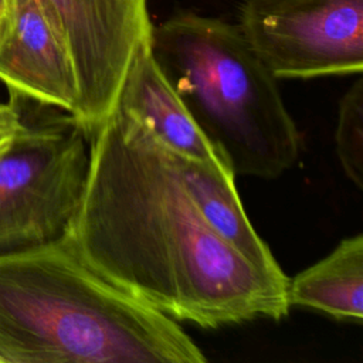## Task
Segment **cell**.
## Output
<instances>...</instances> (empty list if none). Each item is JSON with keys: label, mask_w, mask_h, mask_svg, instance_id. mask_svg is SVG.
<instances>
[{"label": "cell", "mask_w": 363, "mask_h": 363, "mask_svg": "<svg viewBox=\"0 0 363 363\" xmlns=\"http://www.w3.org/2000/svg\"><path fill=\"white\" fill-rule=\"evenodd\" d=\"M104 279L203 329L289 312L288 277L242 257L206 221L172 152L116 105L89 138L79 206L62 235Z\"/></svg>", "instance_id": "cell-1"}, {"label": "cell", "mask_w": 363, "mask_h": 363, "mask_svg": "<svg viewBox=\"0 0 363 363\" xmlns=\"http://www.w3.org/2000/svg\"><path fill=\"white\" fill-rule=\"evenodd\" d=\"M179 322L92 271L64 237L0 255V363H203Z\"/></svg>", "instance_id": "cell-2"}, {"label": "cell", "mask_w": 363, "mask_h": 363, "mask_svg": "<svg viewBox=\"0 0 363 363\" xmlns=\"http://www.w3.org/2000/svg\"><path fill=\"white\" fill-rule=\"evenodd\" d=\"M149 48L235 177L275 179L298 162L301 135L277 78L238 26L180 11L152 26Z\"/></svg>", "instance_id": "cell-3"}, {"label": "cell", "mask_w": 363, "mask_h": 363, "mask_svg": "<svg viewBox=\"0 0 363 363\" xmlns=\"http://www.w3.org/2000/svg\"><path fill=\"white\" fill-rule=\"evenodd\" d=\"M21 128L0 149V255L60 240L84 193L89 136L69 112L18 94Z\"/></svg>", "instance_id": "cell-4"}, {"label": "cell", "mask_w": 363, "mask_h": 363, "mask_svg": "<svg viewBox=\"0 0 363 363\" xmlns=\"http://www.w3.org/2000/svg\"><path fill=\"white\" fill-rule=\"evenodd\" d=\"M238 28L277 79L363 71V0H242Z\"/></svg>", "instance_id": "cell-5"}, {"label": "cell", "mask_w": 363, "mask_h": 363, "mask_svg": "<svg viewBox=\"0 0 363 363\" xmlns=\"http://www.w3.org/2000/svg\"><path fill=\"white\" fill-rule=\"evenodd\" d=\"M78 81L74 118L91 135L115 111L128 69L150 37L146 0H47Z\"/></svg>", "instance_id": "cell-6"}, {"label": "cell", "mask_w": 363, "mask_h": 363, "mask_svg": "<svg viewBox=\"0 0 363 363\" xmlns=\"http://www.w3.org/2000/svg\"><path fill=\"white\" fill-rule=\"evenodd\" d=\"M0 82L9 92L75 115L77 74L47 0H13L10 26L0 37Z\"/></svg>", "instance_id": "cell-7"}, {"label": "cell", "mask_w": 363, "mask_h": 363, "mask_svg": "<svg viewBox=\"0 0 363 363\" xmlns=\"http://www.w3.org/2000/svg\"><path fill=\"white\" fill-rule=\"evenodd\" d=\"M118 106L136 116L174 155L234 176L228 163L207 140L180 96L163 77L150 54L149 40L140 45L128 69Z\"/></svg>", "instance_id": "cell-8"}, {"label": "cell", "mask_w": 363, "mask_h": 363, "mask_svg": "<svg viewBox=\"0 0 363 363\" xmlns=\"http://www.w3.org/2000/svg\"><path fill=\"white\" fill-rule=\"evenodd\" d=\"M173 155L189 194L210 227L262 271L285 277L264 240L255 233L235 189V177L201 162Z\"/></svg>", "instance_id": "cell-9"}, {"label": "cell", "mask_w": 363, "mask_h": 363, "mask_svg": "<svg viewBox=\"0 0 363 363\" xmlns=\"http://www.w3.org/2000/svg\"><path fill=\"white\" fill-rule=\"evenodd\" d=\"M286 302L342 322H363V235L343 238L330 254L286 282Z\"/></svg>", "instance_id": "cell-10"}, {"label": "cell", "mask_w": 363, "mask_h": 363, "mask_svg": "<svg viewBox=\"0 0 363 363\" xmlns=\"http://www.w3.org/2000/svg\"><path fill=\"white\" fill-rule=\"evenodd\" d=\"M336 155L346 177L363 187V79L357 78L339 102Z\"/></svg>", "instance_id": "cell-11"}, {"label": "cell", "mask_w": 363, "mask_h": 363, "mask_svg": "<svg viewBox=\"0 0 363 363\" xmlns=\"http://www.w3.org/2000/svg\"><path fill=\"white\" fill-rule=\"evenodd\" d=\"M21 128V111L17 96L9 94V101H0V149L7 146Z\"/></svg>", "instance_id": "cell-12"}, {"label": "cell", "mask_w": 363, "mask_h": 363, "mask_svg": "<svg viewBox=\"0 0 363 363\" xmlns=\"http://www.w3.org/2000/svg\"><path fill=\"white\" fill-rule=\"evenodd\" d=\"M13 0H0V37L6 33L11 21Z\"/></svg>", "instance_id": "cell-13"}]
</instances>
